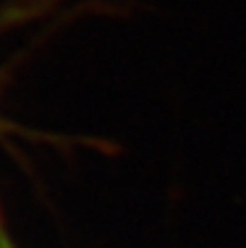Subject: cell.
Wrapping results in <instances>:
<instances>
[{
  "label": "cell",
  "instance_id": "cell-1",
  "mask_svg": "<svg viewBox=\"0 0 246 248\" xmlns=\"http://www.w3.org/2000/svg\"><path fill=\"white\" fill-rule=\"evenodd\" d=\"M0 248H15L12 241H10V236H7V232L2 229V224H0Z\"/></svg>",
  "mask_w": 246,
  "mask_h": 248
}]
</instances>
